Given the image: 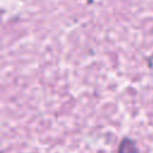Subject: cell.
<instances>
[{
	"label": "cell",
	"mask_w": 153,
	"mask_h": 153,
	"mask_svg": "<svg viewBox=\"0 0 153 153\" xmlns=\"http://www.w3.org/2000/svg\"><path fill=\"white\" fill-rule=\"evenodd\" d=\"M120 153H137L135 143L130 140H123L120 146Z\"/></svg>",
	"instance_id": "6da1fadb"
}]
</instances>
